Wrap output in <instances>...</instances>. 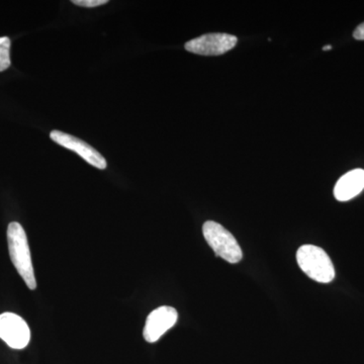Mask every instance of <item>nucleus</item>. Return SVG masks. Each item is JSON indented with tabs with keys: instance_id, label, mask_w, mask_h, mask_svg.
<instances>
[{
	"instance_id": "f257e3e1",
	"label": "nucleus",
	"mask_w": 364,
	"mask_h": 364,
	"mask_svg": "<svg viewBox=\"0 0 364 364\" xmlns=\"http://www.w3.org/2000/svg\"><path fill=\"white\" fill-rule=\"evenodd\" d=\"M7 242L9 255L14 267L18 270L21 279L25 280L30 289L37 287L35 272H33L30 246L23 228L18 223L13 222L7 228Z\"/></svg>"
},
{
	"instance_id": "f03ea898",
	"label": "nucleus",
	"mask_w": 364,
	"mask_h": 364,
	"mask_svg": "<svg viewBox=\"0 0 364 364\" xmlns=\"http://www.w3.org/2000/svg\"><path fill=\"white\" fill-rule=\"evenodd\" d=\"M299 268L310 279L320 284H329L335 279V268L329 255L322 248L304 245L296 252Z\"/></svg>"
},
{
	"instance_id": "7ed1b4c3",
	"label": "nucleus",
	"mask_w": 364,
	"mask_h": 364,
	"mask_svg": "<svg viewBox=\"0 0 364 364\" xmlns=\"http://www.w3.org/2000/svg\"><path fill=\"white\" fill-rule=\"evenodd\" d=\"M203 233L210 247L219 257L229 263L240 262L243 252L236 238L219 223L208 221L203 224Z\"/></svg>"
},
{
	"instance_id": "20e7f679",
	"label": "nucleus",
	"mask_w": 364,
	"mask_h": 364,
	"mask_svg": "<svg viewBox=\"0 0 364 364\" xmlns=\"http://www.w3.org/2000/svg\"><path fill=\"white\" fill-rule=\"evenodd\" d=\"M238 39L229 33H208L186 43L188 52L203 56H219L231 51L237 45Z\"/></svg>"
},
{
	"instance_id": "39448f33",
	"label": "nucleus",
	"mask_w": 364,
	"mask_h": 364,
	"mask_svg": "<svg viewBox=\"0 0 364 364\" xmlns=\"http://www.w3.org/2000/svg\"><path fill=\"white\" fill-rule=\"evenodd\" d=\"M0 339L14 349H23L31 340V330L26 321L13 313L0 315Z\"/></svg>"
},
{
	"instance_id": "423d86ee",
	"label": "nucleus",
	"mask_w": 364,
	"mask_h": 364,
	"mask_svg": "<svg viewBox=\"0 0 364 364\" xmlns=\"http://www.w3.org/2000/svg\"><path fill=\"white\" fill-rule=\"evenodd\" d=\"M178 313L172 306H163L152 311L144 327V338L149 343L158 341L177 323Z\"/></svg>"
},
{
	"instance_id": "0eeeda50",
	"label": "nucleus",
	"mask_w": 364,
	"mask_h": 364,
	"mask_svg": "<svg viewBox=\"0 0 364 364\" xmlns=\"http://www.w3.org/2000/svg\"><path fill=\"white\" fill-rule=\"evenodd\" d=\"M50 136L55 143L66 149L73 151L92 166L102 170L107 168V161L104 156L85 141L61 131H52Z\"/></svg>"
},
{
	"instance_id": "6e6552de",
	"label": "nucleus",
	"mask_w": 364,
	"mask_h": 364,
	"mask_svg": "<svg viewBox=\"0 0 364 364\" xmlns=\"http://www.w3.org/2000/svg\"><path fill=\"white\" fill-rule=\"evenodd\" d=\"M364 189V170L354 169L347 172L337 181L334 196L339 202H347L358 196Z\"/></svg>"
},
{
	"instance_id": "1a4fd4ad",
	"label": "nucleus",
	"mask_w": 364,
	"mask_h": 364,
	"mask_svg": "<svg viewBox=\"0 0 364 364\" xmlns=\"http://www.w3.org/2000/svg\"><path fill=\"white\" fill-rule=\"evenodd\" d=\"M11 40L7 37L0 38V72L6 70L11 66Z\"/></svg>"
},
{
	"instance_id": "9d476101",
	"label": "nucleus",
	"mask_w": 364,
	"mask_h": 364,
	"mask_svg": "<svg viewBox=\"0 0 364 364\" xmlns=\"http://www.w3.org/2000/svg\"><path fill=\"white\" fill-rule=\"evenodd\" d=\"M107 2H109L107 0H73L72 4H75V6L90 7L91 9V7L104 6Z\"/></svg>"
},
{
	"instance_id": "9b49d317",
	"label": "nucleus",
	"mask_w": 364,
	"mask_h": 364,
	"mask_svg": "<svg viewBox=\"0 0 364 364\" xmlns=\"http://www.w3.org/2000/svg\"><path fill=\"white\" fill-rule=\"evenodd\" d=\"M354 39L364 41V23L359 25L353 33Z\"/></svg>"
},
{
	"instance_id": "f8f14e48",
	"label": "nucleus",
	"mask_w": 364,
	"mask_h": 364,
	"mask_svg": "<svg viewBox=\"0 0 364 364\" xmlns=\"http://www.w3.org/2000/svg\"><path fill=\"white\" fill-rule=\"evenodd\" d=\"M332 46H325V47H323V51H328V50H331Z\"/></svg>"
}]
</instances>
